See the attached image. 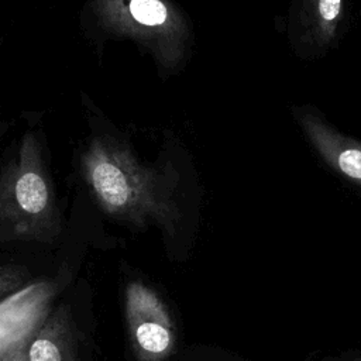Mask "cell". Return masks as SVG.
Returning a JSON list of instances; mask_svg holds the SVG:
<instances>
[{
  "label": "cell",
  "mask_w": 361,
  "mask_h": 361,
  "mask_svg": "<svg viewBox=\"0 0 361 361\" xmlns=\"http://www.w3.org/2000/svg\"><path fill=\"white\" fill-rule=\"evenodd\" d=\"M80 173L109 216L175 234L180 221L176 173L142 164L127 142L110 134L90 138L80 155Z\"/></svg>",
  "instance_id": "cell-1"
},
{
  "label": "cell",
  "mask_w": 361,
  "mask_h": 361,
  "mask_svg": "<svg viewBox=\"0 0 361 361\" xmlns=\"http://www.w3.org/2000/svg\"><path fill=\"white\" fill-rule=\"evenodd\" d=\"M62 230L42 142L27 131L0 169V243H51Z\"/></svg>",
  "instance_id": "cell-2"
},
{
  "label": "cell",
  "mask_w": 361,
  "mask_h": 361,
  "mask_svg": "<svg viewBox=\"0 0 361 361\" xmlns=\"http://www.w3.org/2000/svg\"><path fill=\"white\" fill-rule=\"evenodd\" d=\"M87 13L99 31L137 42L162 71L186 61L190 25L172 0H90Z\"/></svg>",
  "instance_id": "cell-3"
},
{
  "label": "cell",
  "mask_w": 361,
  "mask_h": 361,
  "mask_svg": "<svg viewBox=\"0 0 361 361\" xmlns=\"http://www.w3.org/2000/svg\"><path fill=\"white\" fill-rule=\"evenodd\" d=\"M124 317L137 361H166L176 348L171 313L159 295L141 281H131L124 290Z\"/></svg>",
  "instance_id": "cell-4"
},
{
  "label": "cell",
  "mask_w": 361,
  "mask_h": 361,
  "mask_svg": "<svg viewBox=\"0 0 361 361\" xmlns=\"http://www.w3.org/2000/svg\"><path fill=\"white\" fill-rule=\"evenodd\" d=\"M61 282L42 278L0 300V361L28 344L54 310Z\"/></svg>",
  "instance_id": "cell-5"
},
{
  "label": "cell",
  "mask_w": 361,
  "mask_h": 361,
  "mask_svg": "<svg viewBox=\"0 0 361 361\" xmlns=\"http://www.w3.org/2000/svg\"><path fill=\"white\" fill-rule=\"evenodd\" d=\"M298 120L319 155L341 176L361 186V141L340 134L312 111L300 110Z\"/></svg>",
  "instance_id": "cell-6"
},
{
  "label": "cell",
  "mask_w": 361,
  "mask_h": 361,
  "mask_svg": "<svg viewBox=\"0 0 361 361\" xmlns=\"http://www.w3.org/2000/svg\"><path fill=\"white\" fill-rule=\"evenodd\" d=\"M28 361H78L76 336L65 305L51 312L27 345Z\"/></svg>",
  "instance_id": "cell-7"
},
{
  "label": "cell",
  "mask_w": 361,
  "mask_h": 361,
  "mask_svg": "<svg viewBox=\"0 0 361 361\" xmlns=\"http://www.w3.org/2000/svg\"><path fill=\"white\" fill-rule=\"evenodd\" d=\"M344 14V0H300L302 41L314 49L326 48L337 35Z\"/></svg>",
  "instance_id": "cell-8"
},
{
  "label": "cell",
  "mask_w": 361,
  "mask_h": 361,
  "mask_svg": "<svg viewBox=\"0 0 361 361\" xmlns=\"http://www.w3.org/2000/svg\"><path fill=\"white\" fill-rule=\"evenodd\" d=\"M30 271L23 265H1L0 267V300L28 283Z\"/></svg>",
  "instance_id": "cell-9"
},
{
  "label": "cell",
  "mask_w": 361,
  "mask_h": 361,
  "mask_svg": "<svg viewBox=\"0 0 361 361\" xmlns=\"http://www.w3.org/2000/svg\"><path fill=\"white\" fill-rule=\"evenodd\" d=\"M27 345H23L20 347L18 350L13 351L10 355H7L3 361H28V357H27Z\"/></svg>",
  "instance_id": "cell-10"
},
{
  "label": "cell",
  "mask_w": 361,
  "mask_h": 361,
  "mask_svg": "<svg viewBox=\"0 0 361 361\" xmlns=\"http://www.w3.org/2000/svg\"><path fill=\"white\" fill-rule=\"evenodd\" d=\"M6 127H7V126H6L4 123H1V121H0V135L6 131Z\"/></svg>",
  "instance_id": "cell-11"
}]
</instances>
